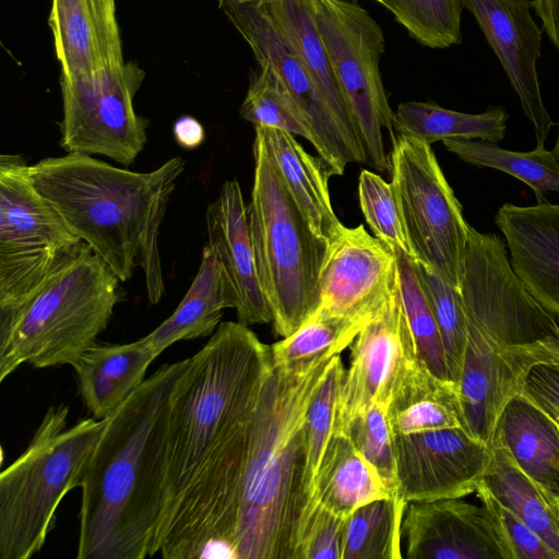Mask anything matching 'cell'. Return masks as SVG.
Segmentation results:
<instances>
[{
    "label": "cell",
    "mask_w": 559,
    "mask_h": 559,
    "mask_svg": "<svg viewBox=\"0 0 559 559\" xmlns=\"http://www.w3.org/2000/svg\"><path fill=\"white\" fill-rule=\"evenodd\" d=\"M189 358L162 365L106 418L82 480L78 559L158 554L169 397Z\"/></svg>",
    "instance_id": "6da1fadb"
},
{
    "label": "cell",
    "mask_w": 559,
    "mask_h": 559,
    "mask_svg": "<svg viewBox=\"0 0 559 559\" xmlns=\"http://www.w3.org/2000/svg\"><path fill=\"white\" fill-rule=\"evenodd\" d=\"M183 168L181 157L139 173L67 153L28 166V177L70 230L120 282L130 280L141 266L148 300L157 304L165 293L159 227Z\"/></svg>",
    "instance_id": "7a4b0ae2"
},
{
    "label": "cell",
    "mask_w": 559,
    "mask_h": 559,
    "mask_svg": "<svg viewBox=\"0 0 559 559\" xmlns=\"http://www.w3.org/2000/svg\"><path fill=\"white\" fill-rule=\"evenodd\" d=\"M333 357L273 366L265 380L252 415L234 538L236 559H294L306 508V416Z\"/></svg>",
    "instance_id": "3957f363"
},
{
    "label": "cell",
    "mask_w": 559,
    "mask_h": 559,
    "mask_svg": "<svg viewBox=\"0 0 559 559\" xmlns=\"http://www.w3.org/2000/svg\"><path fill=\"white\" fill-rule=\"evenodd\" d=\"M272 368L271 346L238 321L221 322L189 358L169 397L165 518L216 445L252 414Z\"/></svg>",
    "instance_id": "277c9868"
},
{
    "label": "cell",
    "mask_w": 559,
    "mask_h": 559,
    "mask_svg": "<svg viewBox=\"0 0 559 559\" xmlns=\"http://www.w3.org/2000/svg\"><path fill=\"white\" fill-rule=\"evenodd\" d=\"M117 275L83 242L24 305L0 311V382L21 365H73L96 345L120 299Z\"/></svg>",
    "instance_id": "5b68a950"
},
{
    "label": "cell",
    "mask_w": 559,
    "mask_h": 559,
    "mask_svg": "<svg viewBox=\"0 0 559 559\" xmlns=\"http://www.w3.org/2000/svg\"><path fill=\"white\" fill-rule=\"evenodd\" d=\"M247 205L261 287L277 335L293 334L314 311L329 241L314 233L259 136Z\"/></svg>",
    "instance_id": "8992f818"
},
{
    "label": "cell",
    "mask_w": 559,
    "mask_h": 559,
    "mask_svg": "<svg viewBox=\"0 0 559 559\" xmlns=\"http://www.w3.org/2000/svg\"><path fill=\"white\" fill-rule=\"evenodd\" d=\"M69 406H50L27 449L0 475V559L38 552L63 497L81 488L106 418L68 426Z\"/></svg>",
    "instance_id": "52a82bcc"
},
{
    "label": "cell",
    "mask_w": 559,
    "mask_h": 559,
    "mask_svg": "<svg viewBox=\"0 0 559 559\" xmlns=\"http://www.w3.org/2000/svg\"><path fill=\"white\" fill-rule=\"evenodd\" d=\"M33 186L20 155L0 156V311L27 302L81 248Z\"/></svg>",
    "instance_id": "ba28073f"
},
{
    "label": "cell",
    "mask_w": 559,
    "mask_h": 559,
    "mask_svg": "<svg viewBox=\"0 0 559 559\" xmlns=\"http://www.w3.org/2000/svg\"><path fill=\"white\" fill-rule=\"evenodd\" d=\"M318 29L344 93L366 164L391 169L383 130L396 136L394 111L383 86L385 39L379 23L356 0H312Z\"/></svg>",
    "instance_id": "9c48e42d"
},
{
    "label": "cell",
    "mask_w": 559,
    "mask_h": 559,
    "mask_svg": "<svg viewBox=\"0 0 559 559\" xmlns=\"http://www.w3.org/2000/svg\"><path fill=\"white\" fill-rule=\"evenodd\" d=\"M390 162L391 183L415 260L460 292L469 225L431 145L396 133Z\"/></svg>",
    "instance_id": "30bf717a"
},
{
    "label": "cell",
    "mask_w": 559,
    "mask_h": 559,
    "mask_svg": "<svg viewBox=\"0 0 559 559\" xmlns=\"http://www.w3.org/2000/svg\"><path fill=\"white\" fill-rule=\"evenodd\" d=\"M460 294L467 322L500 347L559 344L557 318L524 287L500 236L469 225Z\"/></svg>",
    "instance_id": "8fae6325"
},
{
    "label": "cell",
    "mask_w": 559,
    "mask_h": 559,
    "mask_svg": "<svg viewBox=\"0 0 559 559\" xmlns=\"http://www.w3.org/2000/svg\"><path fill=\"white\" fill-rule=\"evenodd\" d=\"M144 78L136 62L83 79L60 75L61 147L68 154L133 164L147 141L148 120L133 105Z\"/></svg>",
    "instance_id": "7c38bea8"
},
{
    "label": "cell",
    "mask_w": 559,
    "mask_h": 559,
    "mask_svg": "<svg viewBox=\"0 0 559 559\" xmlns=\"http://www.w3.org/2000/svg\"><path fill=\"white\" fill-rule=\"evenodd\" d=\"M218 7L252 50L258 64L272 67L309 122L314 150L332 176L350 163L366 164L361 147L343 130L266 2L218 0Z\"/></svg>",
    "instance_id": "4fadbf2b"
},
{
    "label": "cell",
    "mask_w": 559,
    "mask_h": 559,
    "mask_svg": "<svg viewBox=\"0 0 559 559\" xmlns=\"http://www.w3.org/2000/svg\"><path fill=\"white\" fill-rule=\"evenodd\" d=\"M416 357L402 305L399 280L374 317L350 345V360L340 385L334 432L344 433L352 421L376 404L389 406L396 382Z\"/></svg>",
    "instance_id": "5bb4252c"
},
{
    "label": "cell",
    "mask_w": 559,
    "mask_h": 559,
    "mask_svg": "<svg viewBox=\"0 0 559 559\" xmlns=\"http://www.w3.org/2000/svg\"><path fill=\"white\" fill-rule=\"evenodd\" d=\"M392 436L397 496L406 503L475 492L492 456L489 445L462 427Z\"/></svg>",
    "instance_id": "9a60e30c"
},
{
    "label": "cell",
    "mask_w": 559,
    "mask_h": 559,
    "mask_svg": "<svg viewBox=\"0 0 559 559\" xmlns=\"http://www.w3.org/2000/svg\"><path fill=\"white\" fill-rule=\"evenodd\" d=\"M397 281L394 252L364 227L342 225L329 240L313 312L366 325Z\"/></svg>",
    "instance_id": "2e32d148"
},
{
    "label": "cell",
    "mask_w": 559,
    "mask_h": 559,
    "mask_svg": "<svg viewBox=\"0 0 559 559\" xmlns=\"http://www.w3.org/2000/svg\"><path fill=\"white\" fill-rule=\"evenodd\" d=\"M467 330L459 381L463 428L490 447L498 418L509 400L520 393L527 370L559 344L502 348L468 322Z\"/></svg>",
    "instance_id": "e0dca14e"
},
{
    "label": "cell",
    "mask_w": 559,
    "mask_h": 559,
    "mask_svg": "<svg viewBox=\"0 0 559 559\" xmlns=\"http://www.w3.org/2000/svg\"><path fill=\"white\" fill-rule=\"evenodd\" d=\"M402 539L408 559H511L492 514L462 498L408 502Z\"/></svg>",
    "instance_id": "ac0fdd59"
},
{
    "label": "cell",
    "mask_w": 559,
    "mask_h": 559,
    "mask_svg": "<svg viewBox=\"0 0 559 559\" xmlns=\"http://www.w3.org/2000/svg\"><path fill=\"white\" fill-rule=\"evenodd\" d=\"M475 17L498 57L521 107L534 128L537 145H544L554 122L540 93L536 62L542 56V29L528 0H461Z\"/></svg>",
    "instance_id": "d6986e66"
},
{
    "label": "cell",
    "mask_w": 559,
    "mask_h": 559,
    "mask_svg": "<svg viewBox=\"0 0 559 559\" xmlns=\"http://www.w3.org/2000/svg\"><path fill=\"white\" fill-rule=\"evenodd\" d=\"M495 223L524 287L559 319V203H506L495 215Z\"/></svg>",
    "instance_id": "ffe728a7"
},
{
    "label": "cell",
    "mask_w": 559,
    "mask_h": 559,
    "mask_svg": "<svg viewBox=\"0 0 559 559\" xmlns=\"http://www.w3.org/2000/svg\"><path fill=\"white\" fill-rule=\"evenodd\" d=\"M207 245L215 252L236 299L238 322H272L261 287L250 236L248 211L240 185L227 180L205 214Z\"/></svg>",
    "instance_id": "44dd1931"
},
{
    "label": "cell",
    "mask_w": 559,
    "mask_h": 559,
    "mask_svg": "<svg viewBox=\"0 0 559 559\" xmlns=\"http://www.w3.org/2000/svg\"><path fill=\"white\" fill-rule=\"evenodd\" d=\"M48 24L62 76L83 79L126 63L116 0H51Z\"/></svg>",
    "instance_id": "7402d4cb"
},
{
    "label": "cell",
    "mask_w": 559,
    "mask_h": 559,
    "mask_svg": "<svg viewBox=\"0 0 559 559\" xmlns=\"http://www.w3.org/2000/svg\"><path fill=\"white\" fill-rule=\"evenodd\" d=\"M552 500H559V425L523 394L512 396L495 427L491 445Z\"/></svg>",
    "instance_id": "603a6c76"
},
{
    "label": "cell",
    "mask_w": 559,
    "mask_h": 559,
    "mask_svg": "<svg viewBox=\"0 0 559 559\" xmlns=\"http://www.w3.org/2000/svg\"><path fill=\"white\" fill-rule=\"evenodd\" d=\"M158 354L142 338L94 345L75 361L79 392L96 419L109 417L145 380Z\"/></svg>",
    "instance_id": "cb8c5ba5"
},
{
    "label": "cell",
    "mask_w": 559,
    "mask_h": 559,
    "mask_svg": "<svg viewBox=\"0 0 559 559\" xmlns=\"http://www.w3.org/2000/svg\"><path fill=\"white\" fill-rule=\"evenodd\" d=\"M255 135L264 143L293 198L316 234L325 240L342 227L333 211L329 191L332 176L325 163L309 154L287 131L254 127Z\"/></svg>",
    "instance_id": "d4e9b609"
},
{
    "label": "cell",
    "mask_w": 559,
    "mask_h": 559,
    "mask_svg": "<svg viewBox=\"0 0 559 559\" xmlns=\"http://www.w3.org/2000/svg\"><path fill=\"white\" fill-rule=\"evenodd\" d=\"M388 419L392 435L463 428L459 383L436 376L414 357L394 386Z\"/></svg>",
    "instance_id": "484cf974"
},
{
    "label": "cell",
    "mask_w": 559,
    "mask_h": 559,
    "mask_svg": "<svg viewBox=\"0 0 559 559\" xmlns=\"http://www.w3.org/2000/svg\"><path fill=\"white\" fill-rule=\"evenodd\" d=\"M227 308H236L235 295L215 252L206 245L182 300L171 316L143 340L159 355L176 342L211 336Z\"/></svg>",
    "instance_id": "4316f807"
},
{
    "label": "cell",
    "mask_w": 559,
    "mask_h": 559,
    "mask_svg": "<svg viewBox=\"0 0 559 559\" xmlns=\"http://www.w3.org/2000/svg\"><path fill=\"white\" fill-rule=\"evenodd\" d=\"M394 495L349 437L334 432L316 479L314 508L348 519L360 507Z\"/></svg>",
    "instance_id": "83f0119b"
},
{
    "label": "cell",
    "mask_w": 559,
    "mask_h": 559,
    "mask_svg": "<svg viewBox=\"0 0 559 559\" xmlns=\"http://www.w3.org/2000/svg\"><path fill=\"white\" fill-rule=\"evenodd\" d=\"M266 4L338 123L360 146L344 93L317 26L312 0H272Z\"/></svg>",
    "instance_id": "f1b7e54d"
},
{
    "label": "cell",
    "mask_w": 559,
    "mask_h": 559,
    "mask_svg": "<svg viewBox=\"0 0 559 559\" xmlns=\"http://www.w3.org/2000/svg\"><path fill=\"white\" fill-rule=\"evenodd\" d=\"M491 452L477 487L530 525L559 557L558 502L528 478L504 450L492 447Z\"/></svg>",
    "instance_id": "f546056e"
},
{
    "label": "cell",
    "mask_w": 559,
    "mask_h": 559,
    "mask_svg": "<svg viewBox=\"0 0 559 559\" xmlns=\"http://www.w3.org/2000/svg\"><path fill=\"white\" fill-rule=\"evenodd\" d=\"M508 117L501 106H489L481 114H465L432 102H406L399 105L393 122L395 133L417 138L430 145L449 139L498 143L504 139Z\"/></svg>",
    "instance_id": "4dcf8cb0"
},
{
    "label": "cell",
    "mask_w": 559,
    "mask_h": 559,
    "mask_svg": "<svg viewBox=\"0 0 559 559\" xmlns=\"http://www.w3.org/2000/svg\"><path fill=\"white\" fill-rule=\"evenodd\" d=\"M442 143L468 165L493 168L524 182L534 192L537 203L547 202L546 192H559V162L544 145H536L530 152H514L484 140L449 139Z\"/></svg>",
    "instance_id": "1f68e13d"
},
{
    "label": "cell",
    "mask_w": 559,
    "mask_h": 559,
    "mask_svg": "<svg viewBox=\"0 0 559 559\" xmlns=\"http://www.w3.org/2000/svg\"><path fill=\"white\" fill-rule=\"evenodd\" d=\"M407 503L397 495L371 501L346 522L342 559H401Z\"/></svg>",
    "instance_id": "d6a6232c"
},
{
    "label": "cell",
    "mask_w": 559,
    "mask_h": 559,
    "mask_svg": "<svg viewBox=\"0 0 559 559\" xmlns=\"http://www.w3.org/2000/svg\"><path fill=\"white\" fill-rule=\"evenodd\" d=\"M399 289L417 358L436 376L451 380L440 332L418 274L417 262L395 251Z\"/></svg>",
    "instance_id": "836d02e7"
},
{
    "label": "cell",
    "mask_w": 559,
    "mask_h": 559,
    "mask_svg": "<svg viewBox=\"0 0 559 559\" xmlns=\"http://www.w3.org/2000/svg\"><path fill=\"white\" fill-rule=\"evenodd\" d=\"M240 116L254 127L281 129L316 146L314 133L278 75L266 63L252 72Z\"/></svg>",
    "instance_id": "e575fe53"
},
{
    "label": "cell",
    "mask_w": 559,
    "mask_h": 559,
    "mask_svg": "<svg viewBox=\"0 0 559 559\" xmlns=\"http://www.w3.org/2000/svg\"><path fill=\"white\" fill-rule=\"evenodd\" d=\"M364 325L313 312L293 334L271 345L273 366L296 367L340 355Z\"/></svg>",
    "instance_id": "d590c367"
},
{
    "label": "cell",
    "mask_w": 559,
    "mask_h": 559,
    "mask_svg": "<svg viewBox=\"0 0 559 559\" xmlns=\"http://www.w3.org/2000/svg\"><path fill=\"white\" fill-rule=\"evenodd\" d=\"M341 355L334 356L309 405L305 423V514L300 530L314 509L316 479L332 435L336 404L344 376ZM299 530V531H300Z\"/></svg>",
    "instance_id": "8d00e7d4"
},
{
    "label": "cell",
    "mask_w": 559,
    "mask_h": 559,
    "mask_svg": "<svg viewBox=\"0 0 559 559\" xmlns=\"http://www.w3.org/2000/svg\"><path fill=\"white\" fill-rule=\"evenodd\" d=\"M418 44L448 48L460 44L461 0H378Z\"/></svg>",
    "instance_id": "74e56055"
},
{
    "label": "cell",
    "mask_w": 559,
    "mask_h": 559,
    "mask_svg": "<svg viewBox=\"0 0 559 559\" xmlns=\"http://www.w3.org/2000/svg\"><path fill=\"white\" fill-rule=\"evenodd\" d=\"M417 262L418 274L442 340L452 381L459 383L467 343V317L461 294L429 266Z\"/></svg>",
    "instance_id": "f35d334b"
},
{
    "label": "cell",
    "mask_w": 559,
    "mask_h": 559,
    "mask_svg": "<svg viewBox=\"0 0 559 559\" xmlns=\"http://www.w3.org/2000/svg\"><path fill=\"white\" fill-rule=\"evenodd\" d=\"M361 212L373 236L393 252L414 257L392 183L370 170H362L358 181Z\"/></svg>",
    "instance_id": "ab89813d"
},
{
    "label": "cell",
    "mask_w": 559,
    "mask_h": 559,
    "mask_svg": "<svg viewBox=\"0 0 559 559\" xmlns=\"http://www.w3.org/2000/svg\"><path fill=\"white\" fill-rule=\"evenodd\" d=\"M346 435L358 452L377 469L388 488L397 495L396 462L388 405L376 404L356 417Z\"/></svg>",
    "instance_id": "60d3db41"
},
{
    "label": "cell",
    "mask_w": 559,
    "mask_h": 559,
    "mask_svg": "<svg viewBox=\"0 0 559 559\" xmlns=\"http://www.w3.org/2000/svg\"><path fill=\"white\" fill-rule=\"evenodd\" d=\"M346 522L317 504L299 532L294 559H342Z\"/></svg>",
    "instance_id": "b9f144b4"
},
{
    "label": "cell",
    "mask_w": 559,
    "mask_h": 559,
    "mask_svg": "<svg viewBox=\"0 0 559 559\" xmlns=\"http://www.w3.org/2000/svg\"><path fill=\"white\" fill-rule=\"evenodd\" d=\"M475 493L496 520L511 559H559L530 525L498 503L488 491L477 487Z\"/></svg>",
    "instance_id": "7bdbcfd3"
},
{
    "label": "cell",
    "mask_w": 559,
    "mask_h": 559,
    "mask_svg": "<svg viewBox=\"0 0 559 559\" xmlns=\"http://www.w3.org/2000/svg\"><path fill=\"white\" fill-rule=\"evenodd\" d=\"M520 393L559 425V347L531 366L524 376Z\"/></svg>",
    "instance_id": "ee69618b"
},
{
    "label": "cell",
    "mask_w": 559,
    "mask_h": 559,
    "mask_svg": "<svg viewBox=\"0 0 559 559\" xmlns=\"http://www.w3.org/2000/svg\"><path fill=\"white\" fill-rule=\"evenodd\" d=\"M176 142L183 148L193 150L200 146L204 139V128L199 120L191 116H182L173 127Z\"/></svg>",
    "instance_id": "f6af8a7d"
},
{
    "label": "cell",
    "mask_w": 559,
    "mask_h": 559,
    "mask_svg": "<svg viewBox=\"0 0 559 559\" xmlns=\"http://www.w3.org/2000/svg\"><path fill=\"white\" fill-rule=\"evenodd\" d=\"M532 7L542 20L548 37L559 49V0H533Z\"/></svg>",
    "instance_id": "bcb514c9"
},
{
    "label": "cell",
    "mask_w": 559,
    "mask_h": 559,
    "mask_svg": "<svg viewBox=\"0 0 559 559\" xmlns=\"http://www.w3.org/2000/svg\"><path fill=\"white\" fill-rule=\"evenodd\" d=\"M552 153L555 154V156L557 157V159L559 162V131H558V135H557L556 142H555L554 148H552Z\"/></svg>",
    "instance_id": "7dc6e473"
},
{
    "label": "cell",
    "mask_w": 559,
    "mask_h": 559,
    "mask_svg": "<svg viewBox=\"0 0 559 559\" xmlns=\"http://www.w3.org/2000/svg\"><path fill=\"white\" fill-rule=\"evenodd\" d=\"M239 2H271L272 0H237Z\"/></svg>",
    "instance_id": "c3c4849f"
},
{
    "label": "cell",
    "mask_w": 559,
    "mask_h": 559,
    "mask_svg": "<svg viewBox=\"0 0 559 559\" xmlns=\"http://www.w3.org/2000/svg\"><path fill=\"white\" fill-rule=\"evenodd\" d=\"M558 530H559V500H558Z\"/></svg>",
    "instance_id": "681fc988"
},
{
    "label": "cell",
    "mask_w": 559,
    "mask_h": 559,
    "mask_svg": "<svg viewBox=\"0 0 559 559\" xmlns=\"http://www.w3.org/2000/svg\"><path fill=\"white\" fill-rule=\"evenodd\" d=\"M373 1H377V2H378V0H373Z\"/></svg>",
    "instance_id": "f907efd6"
}]
</instances>
